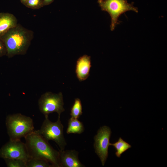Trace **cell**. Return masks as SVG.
<instances>
[{
  "mask_svg": "<svg viewBox=\"0 0 167 167\" xmlns=\"http://www.w3.org/2000/svg\"><path fill=\"white\" fill-rule=\"evenodd\" d=\"M34 32L18 24L0 37L6 47L9 58L27 53L34 38Z\"/></svg>",
  "mask_w": 167,
  "mask_h": 167,
  "instance_id": "obj_1",
  "label": "cell"
},
{
  "mask_svg": "<svg viewBox=\"0 0 167 167\" xmlns=\"http://www.w3.org/2000/svg\"><path fill=\"white\" fill-rule=\"evenodd\" d=\"M24 138L30 158L43 160L49 162L53 167H60L59 151L53 148L48 141L36 131Z\"/></svg>",
  "mask_w": 167,
  "mask_h": 167,
  "instance_id": "obj_2",
  "label": "cell"
},
{
  "mask_svg": "<svg viewBox=\"0 0 167 167\" xmlns=\"http://www.w3.org/2000/svg\"><path fill=\"white\" fill-rule=\"evenodd\" d=\"M6 124L10 140H20L34 131L32 118L20 113L8 115Z\"/></svg>",
  "mask_w": 167,
  "mask_h": 167,
  "instance_id": "obj_3",
  "label": "cell"
},
{
  "mask_svg": "<svg viewBox=\"0 0 167 167\" xmlns=\"http://www.w3.org/2000/svg\"><path fill=\"white\" fill-rule=\"evenodd\" d=\"M97 2L102 11L107 12L111 19L110 30L113 31L119 24L118 19L125 12L132 11L138 12L137 7L133 6V3H128L127 0H98Z\"/></svg>",
  "mask_w": 167,
  "mask_h": 167,
  "instance_id": "obj_4",
  "label": "cell"
},
{
  "mask_svg": "<svg viewBox=\"0 0 167 167\" xmlns=\"http://www.w3.org/2000/svg\"><path fill=\"white\" fill-rule=\"evenodd\" d=\"M60 115H58L57 121L54 122L51 121L49 117L45 119L39 130L36 131L46 140L54 141L60 148L63 150L66 145L63 133V126L60 119Z\"/></svg>",
  "mask_w": 167,
  "mask_h": 167,
  "instance_id": "obj_5",
  "label": "cell"
},
{
  "mask_svg": "<svg viewBox=\"0 0 167 167\" xmlns=\"http://www.w3.org/2000/svg\"><path fill=\"white\" fill-rule=\"evenodd\" d=\"M62 93L56 94L47 92L42 94L38 100V105L40 111L45 117L54 112L58 115L65 111Z\"/></svg>",
  "mask_w": 167,
  "mask_h": 167,
  "instance_id": "obj_6",
  "label": "cell"
},
{
  "mask_svg": "<svg viewBox=\"0 0 167 167\" xmlns=\"http://www.w3.org/2000/svg\"><path fill=\"white\" fill-rule=\"evenodd\" d=\"M0 157L3 159H19L26 162L30 158L25 143L20 140H9L0 149Z\"/></svg>",
  "mask_w": 167,
  "mask_h": 167,
  "instance_id": "obj_7",
  "label": "cell"
},
{
  "mask_svg": "<svg viewBox=\"0 0 167 167\" xmlns=\"http://www.w3.org/2000/svg\"><path fill=\"white\" fill-rule=\"evenodd\" d=\"M111 134L110 128L105 126L98 130L97 134L94 137L95 152L100 159L103 166L104 165L108 156Z\"/></svg>",
  "mask_w": 167,
  "mask_h": 167,
  "instance_id": "obj_8",
  "label": "cell"
},
{
  "mask_svg": "<svg viewBox=\"0 0 167 167\" xmlns=\"http://www.w3.org/2000/svg\"><path fill=\"white\" fill-rule=\"evenodd\" d=\"M60 167H85L78 158V152L75 150H59Z\"/></svg>",
  "mask_w": 167,
  "mask_h": 167,
  "instance_id": "obj_9",
  "label": "cell"
},
{
  "mask_svg": "<svg viewBox=\"0 0 167 167\" xmlns=\"http://www.w3.org/2000/svg\"><path fill=\"white\" fill-rule=\"evenodd\" d=\"M91 66L90 56L85 54L78 59L76 65L75 73L80 81H84L88 78Z\"/></svg>",
  "mask_w": 167,
  "mask_h": 167,
  "instance_id": "obj_10",
  "label": "cell"
},
{
  "mask_svg": "<svg viewBox=\"0 0 167 167\" xmlns=\"http://www.w3.org/2000/svg\"><path fill=\"white\" fill-rule=\"evenodd\" d=\"M17 24V19L13 14L0 13V37Z\"/></svg>",
  "mask_w": 167,
  "mask_h": 167,
  "instance_id": "obj_11",
  "label": "cell"
},
{
  "mask_svg": "<svg viewBox=\"0 0 167 167\" xmlns=\"http://www.w3.org/2000/svg\"><path fill=\"white\" fill-rule=\"evenodd\" d=\"M84 131L83 123L79 121L78 119L71 118L68 122V127L66 132L67 134H80Z\"/></svg>",
  "mask_w": 167,
  "mask_h": 167,
  "instance_id": "obj_12",
  "label": "cell"
},
{
  "mask_svg": "<svg viewBox=\"0 0 167 167\" xmlns=\"http://www.w3.org/2000/svg\"><path fill=\"white\" fill-rule=\"evenodd\" d=\"M110 145L113 146L115 148L116 152L115 154L118 157L127 150L131 148V146L128 143L120 137L117 142L114 143H110Z\"/></svg>",
  "mask_w": 167,
  "mask_h": 167,
  "instance_id": "obj_13",
  "label": "cell"
},
{
  "mask_svg": "<svg viewBox=\"0 0 167 167\" xmlns=\"http://www.w3.org/2000/svg\"><path fill=\"white\" fill-rule=\"evenodd\" d=\"M82 108L81 102L79 98H76L71 108L70 115L71 118L78 119L82 115Z\"/></svg>",
  "mask_w": 167,
  "mask_h": 167,
  "instance_id": "obj_14",
  "label": "cell"
},
{
  "mask_svg": "<svg viewBox=\"0 0 167 167\" xmlns=\"http://www.w3.org/2000/svg\"><path fill=\"white\" fill-rule=\"evenodd\" d=\"M26 167H52L48 162L42 159L30 158L26 162Z\"/></svg>",
  "mask_w": 167,
  "mask_h": 167,
  "instance_id": "obj_15",
  "label": "cell"
},
{
  "mask_svg": "<svg viewBox=\"0 0 167 167\" xmlns=\"http://www.w3.org/2000/svg\"><path fill=\"white\" fill-rule=\"evenodd\" d=\"M8 167H26V162L19 159H4Z\"/></svg>",
  "mask_w": 167,
  "mask_h": 167,
  "instance_id": "obj_16",
  "label": "cell"
},
{
  "mask_svg": "<svg viewBox=\"0 0 167 167\" xmlns=\"http://www.w3.org/2000/svg\"><path fill=\"white\" fill-rule=\"evenodd\" d=\"M24 6L32 9H38L44 6L43 0H28Z\"/></svg>",
  "mask_w": 167,
  "mask_h": 167,
  "instance_id": "obj_17",
  "label": "cell"
},
{
  "mask_svg": "<svg viewBox=\"0 0 167 167\" xmlns=\"http://www.w3.org/2000/svg\"><path fill=\"white\" fill-rule=\"evenodd\" d=\"M7 51L5 45L0 38V57L6 55Z\"/></svg>",
  "mask_w": 167,
  "mask_h": 167,
  "instance_id": "obj_18",
  "label": "cell"
},
{
  "mask_svg": "<svg viewBox=\"0 0 167 167\" xmlns=\"http://www.w3.org/2000/svg\"><path fill=\"white\" fill-rule=\"evenodd\" d=\"M54 0H43L44 6H47L52 3Z\"/></svg>",
  "mask_w": 167,
  "mask_h": 167,
  "instance_id": "obj_19",
  "label": "cell"
},
{
  "mask_svg": "<svg viewBox=\"0 0 167 167\" xmlns=\"http://www.w3.org/2000/svg\"><path fill=\"white\" fill-rule=\"evenodd\" d=\"M28 0H20L21 3L24 5H25Z\"/></svg>",
  "mask_w": 167,
  "mask_h": 167,
  "instance_id": "obj_20",
  "label": "cell"
}]
</instances>
